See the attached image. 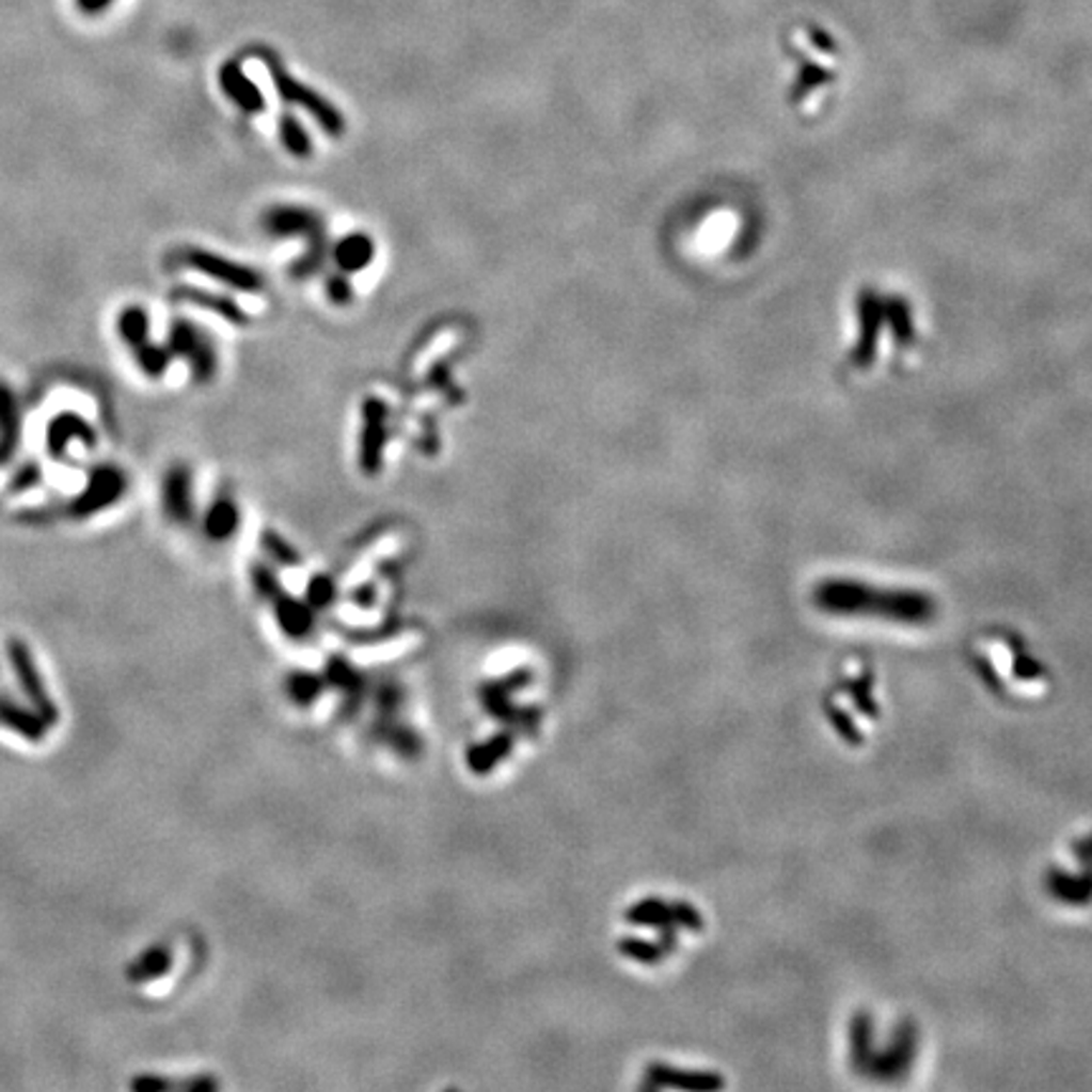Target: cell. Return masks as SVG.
I'll return each mask as SVG.
<instances>
[{
	"label": "cell",
	"mask_w": 1092,
	"mask_h": 1092,
	"mask_svg": "<svg viewBox=\"0 0 1092 1092\" xmlns=\"http://www.w3.org/2000/svg\"><path fill=\"white\" fill-rule=\"evenodd\" d=\"M238 506L233 504L228 496H221L208 508V517H205V532L210 534L212 539H228L233 532L238 528Z\"/></svg>",
	"instance_id": "obj_15"
},
{
	"label": "cell",
	"mask_w": 1092,
	"mask_h": 1092,
	"mask_svg": "<svg viewBox=\"0 0 1092 1092\" xmlns=\"http://www.w3.org/2000/svg\"><path fill=\"white\" fill-rule=\"evenodd\" d=\"M279 134H281V144L288 149V155H294V157L312 155V137H308L304 125H301L294 114H281Z\"/></svg>",
	"instance_id": "obj_16"
},
{
	"label": "cell",
	"mask_w": 1092,
	"mask_h": 1092,
	"mask_svg": "<svg viewBox=\"0 0 1092 1092\" xmlns=\"http://www.w3.org/2000/svg\"><path fill=\"white\" fill-rule=\"evenodd\" d=\"M114 0H77V9L86 16H96V13H105Z\"/></svg>",
	"instance_id": "obj_19"
},
{
	"label": "cell",
	"mask_w": 1092,
	"mask_h": 1092,
	"mask_svg": "<svg viewBox=\"0 0 1092 1092\" xmlns=\"http://www.w3.org/2000/svg\"><path fill=\"white\" fill-rule=\"evenodd\" d=\"M164 511L175 521H188L192 517V476L185 465H173L164 473L162 480Z\"/></svg>",
	"instance_id": "obj_12"
},
{
	"label": "cell",
	"mask_w": 1092,
	"mask_h": 1092,
	"mask_svg": "<svg viewBox=\"0 0 1092 1092\" xmlns=\"http://www.w3.org/2000/svg\"><path fill=\"white\" fill-rule=\"evenodd\" d=\"M116 332L125 339L129 352L134 354L137 367H140L144 375L162 377L168 373L173 352L149 339V317L144 308L127 306L125 312H120V317H116Z\"/></svg>",
	"instance_id": "obj_3"
},
{
	"label": "cell",
	"mask_w": 1092,
	"mask_h": 1092,
	"mask_svg": "<svg viewBox=\"0 0 1092 1092\" xmlns=\"http://www.w3.org/2000/svg\"><path fill=\"white\" fill-rule=\"evenodd\" d=\"M327 297L334 301L336 306H347L352 301V286H349L347 276H332L327 284Z\"/></svg>",
	"instance_id": "obj_17"
},
{
	"label": "cell",
	"mask_w": 1092,
	"mask_h": 1092,
	"mask_svg": "<svg viewBox=\"0 0 1092 1092\" xmlns=\"http://www.w3.org/2000/svg\"><path fill=\"white\" fill-rule=\"evenodd\" d=\"M264 544H266V549H269V552H271V554H276V556H279V559H288V561H297V556H294V552H291V549H286V544H281V541H279V537H276V534H266V537H264Z\"/></svg>",
	"instance_id": "obj_18"
},
{
	"label": "cell",
	"mask_w": 1092,
	"mask_h": 1092,
	"mask_svg": "<svg viewBox=\"0 0 1092 1092\" xmlns=\"http://www.w3.org/2000/svg\"><path fill=\"white\" fill-rule=\"evenodd\" d=\"M127 493V476L125 471L116 469V465L107 463L99 465L89 478L86 489L81 496L74 501L72 511L77 517H92L96 511H105L112 504H116Z\"/></svg>",
	"instance_id": "obj_8"
},
{
	"label": "cell",
	"mask_w": 1092,
	"mask_h": 1092,
	"mask_svg": "<svg viewBox=\"0 0 1092 1092\" xmlns=\"http://www.w3.org/2000/svg\"><path fill=\"white\" fill-rule=\"evenodd\" d=\"M168 349L183 360H188L192 375L195 380L208 382L218 369V354L212 349L208 334L201 332L192 321L188 319H175L173 327H170L168 336Z\"/></svg>",
	"instance_id": "obj_5"
},
{
	"label": "cell",
	"mask_w": 1092,
	"mask_h": 1092,
	"mask_svg": "<svg viewBox=\"0 0 1092 1092\" xmlns=\"http://www.w3.org/2000/svg\"><path fill=\"white\" fill-rule=\"evenodd\" d=\"M180 258L188 269L203 273V276H208L212 281H221V284L236 288V291L256 294L264 288V279H260L256 271L243 264H236V260L231 258L218 256V253L203 249H185Z\"/></svg>",
	"instance_id": "obj_4"
},
{
	"label": "cell",
	"mask_w": 1092,
	"mask_h": 1092,
	"mask_svg": "<svg viewBox=\"0 0 1092 1092\" xmlns=\"http://www.w3.org/2000/svg\"><path fill=\"white\" fill-rule=\"evenodd\" d=\"M218 84H221L223 94L228 96L233 105L243 109L246 114H260L266 109L264 94H260V89L256 84H253L251 77L243 72V66H240L238 61H228V64L221 66V72H218Z\"/></svg>",
	"instance_id": "obj_10"
},
{
	"label": "cell",
	"mask_w": 1092,
	"mask_h": 1092,
	"mask_svg": "<svg viewBox=\"0 0 1092 1092\" xmlns=\"http://www.w3.org/2000/svg\"><path fill=\"white\" fill-rule=\"evenodd\" d=\"M817 600H820L827 610H872V613L896 615L905 617V620H913V617H925L929 615V600L913 592H875V589H868L857 582H827V585L820 587L817 592Z\"/></svg>",
	"instance_id": "obj_1"
},
{
	"label": "cell",
	"mask_w": 1092,
	"mask_h": 1092,
	"mask_svg": "<svg viewBox=\"0 0 1092 1092\" xmlns=\"http://www.w3.org/2000/svg\"><path fill=\"white\" fill-rule=\"evenodd\" d=\"M72 441H81L84 445H89V448H94L96 432L92 425L84 421V417L77 415V412H61V415H57L51 423H48V430H46L48 456H51L53 460L66 458L68 443Z\"/></svg>",
	"instance_id": "obj_9"
},
{
	"label": "cell",
	"mask_w": 1092,
	"mask_h": 1092,
	"mask_svg": "<svg viewBox=\"0 0 1092 1092\" xmlns=\"http://www.w3.org/2000/svg\"><path fill=\"white\" fill-rule=\"evenodd\" d=\"M173 297L185 301V304L201 306V308H205V312H212V314H216V317L231 321L233 327H246L251 321L249 314H246L243 308L236 304V301L228 299V297H221V294L205 291V288L183 286V288H177Z\"/></svg>",
	"instance_id": "obj_11"
},
{
	"label": "cell",
	"mask_w": 1092,
	"mask_h": 1092,
	"mask_svg": "<svg viewBox=\"0 0 1092 1092\" xmlns=\"http://www.w3.org/2000/svg\"><path fill=\"white\" fill-rule=\"evenodd\" d=\"M384 443H387V405L380 397L362 402V436H360V469L375 476L382 469Z\"/></svg>",
	"instance_id": "obj_7"
},
{
	"label": "cell",
	"mask_w": 1092,
	"mask_h": 1092,
	"mask_svg": "<svg viewBox=\"0 0 1092 1092\" xmlns=\"http://www.w3.org/2000/svg\"><path fill=\"white\" fill-rule=\"evenodd\" d=\"M20 443V408L16 395L0 382V465L9 463Z\"/></svg>",
	"instance_id": "obj_13"
},
{
	"label": "cell",
	"mask_w": 1092,
	"mask_h": 1092,
	"mask_svg": "<svg viewBox=\"0 0 1092 1092\" xmlns=\"http://www.w3.org/2000/svg\"><path fill=\"white\" fill-rule=\"evenodd\" d=\"M264 64H266V68H269L271 84H273V89H276V94L281 96V99L288 101V105L304 107L306 112L312 114V120L317 122V125L325 129L327 134H332V137L345 134V129H347L345 116L336 112V109L325 99V96L294 79L291 74L284 68V64H281L279 59L269 57V53L264 57Z\"/></svg>",
	"instance_id": "obj_2"
},
{
	"label": "cell",
	"mask_w": 1092,
	"mask_h": 1092,
	"mask_svg": "<svg viewBox=\"0 0 1092 1092\" xmlns=\"http://www.w3.org/2000/svg\"><path fill=\"white\" fill-rule=\"evenodd\" d=\"M375 258V243L373 238L364 236V233H352V236L342 238L339 243L334 246V260L345 273H357L364 271Z\"/></svg>",
	"instance_id": "obj_14"
},
{
	"label": "cell",
	"mask_w": 1092,
	"mask_h": 1092,
	"mask_svg": "<svg viewBox=\"0 0 1092 1092\" xmlns=\"http://www.w3.org/2000/svg\"><path fill=\"white\" fill-rule=\"evenodd\" d=\"M264 228L276 238L304 236L308 240V249H325L327 228L314 210L297 208V205H276L264 216Z\"/></svg>",
	"instance_id": "obj_6"
}]
</instances>
